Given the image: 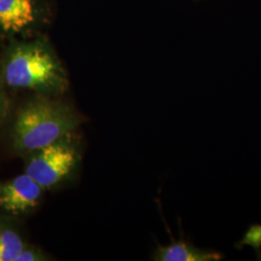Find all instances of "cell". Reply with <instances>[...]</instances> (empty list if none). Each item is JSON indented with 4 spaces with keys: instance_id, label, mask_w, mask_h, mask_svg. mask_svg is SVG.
<instances>
[{
    "instance_id": "cell-1",
    "label": "cell",
    "mask_w": 261,
    "mask_h": 261,
    "mask_svg": "<svg viewBox=\"0 0 261 261\" xmlns=\"http://www.w3.org/2000/svg\"><path fill=\"white\" fill-rule=\"evenodd\" d=\"M80 122L75 111L66 103L45 98L33 100L16 113L11 130L13 148L25 157L72 135Z\"/></svg>"
},
{
    "instance_id": "cell-8",
    "label": "cell",
    "mask_w": 261,
    "mask_h": 261,
    "mask_svg": "<svg viewBox=\"0 0 261 261\" xmlns=\"http://www.w3.org/2000/svg\"><path fill=\"white\" fill-rule=\"evenodd\" d=\"M245 246H251L256 253L257 260H261V224H252L243 235L242 239L234 244L236 250L241 251Z\"/></svg>"
},
{
    "instance_id": "cell-4",
    "label": "cell",
    "mask_w": 261,
    "mask_h": 261,
    "mask_svg": "<svg viewBox=\"0 0 261 261\" xmlns=\"http://www.w3.org/2000/svg\"><path fill=\"white\" fill-rule=\"evenodd\" d=\"M45 191L27 173L0 181V209L10 216L28 214L37 208Z\"/></svg>"
},
{
    "instance_id": "cell-6",
    "label": "cell",
    "mask_w": 261,
    "mask_h": 261,
    "mask_svg": "<svg viewBox=\"0 0 261 261\" xmlns=\"http://www.w3.org/2000/svg\"><path fill=\"white\" fill-rule=\"evenodd\" d=\"M34 20L32 0H0V27L19 32Z\"/></svg>"
},
{
    "instance_id": "cell-2",
    "label": "cell",
    "mask_w": 261,
    "mask_h": 261,
    "mask_svg": "<svg viewBox=\"0 0 261 261\" xmlns=\"http://www.w3.org/2000/svg\"><path fill=\"white\" fill-rule=\"evenodd\" d=\"M3 76L12 88L56 93L64 88L65 77L56 57L40 45L15 47L4 64Z\"/></svg>"
},
{
    "instance_id": "cell-9",
    "label": "cell",
    "mask_w": 261,
    "mask_h": 261,
    "mask_svg": "<svg viewBox=\"0 0 261 261\" xmlns=\"http://www.w3.org/2000/svg\"><path fill=\"white\" fill-rule=\"evenodd\" d=\"M49 260L47 256L40 249L34 246L27 245L23 250L19 252L15 261H44Z\"/></svg>"
},
{
    "instance_id": "cell-5",
    "label": "cell",
    "mask_w": 261,
    "mask_h": 261,
    "mask_svg": "<svg viewBox=\"0 0 261 261\" xmlns=\"http://www.w3.org/2000/svg\"><path fill=\"white\" fill-rule=\"evenodd\" d=\"M224 254L213 249L197 248L186 241L181 235L180 240L172 241L168 246L159 245L154 251L152 259L157 261H219Z\"/></svg>"
},
{
    "instance_id": "cell-10",
    "label": "cell",
    "mask_w": 261,
    "mask_h": 261,
    "mask_svg": "<svg viewBox=\"0 0 261 261\" xmlns=\"http://www.w3.org/2000/svg\"><path fill=\"white\" fill-rule=\"evenodd\" d=\"M6 103L4 101V98L2 96V94L0 92V122L2 121V119L4 118L5 116V113H6Z\"/></svg>"
},
{
    "instance_id": "cell-7",
    "label": "cell",
    "mask_w": 261,
    "mask_h": 261,
    "mask_svg": "<svg viewBox=\"0 0 261 261\" xmlns=\"http://www.w3.org/2000/svg\"><path fill=\"white\" fill-rule=\"evenodd\" d=\"M27 245L12 221L0 218V261H15Z\"/></svg>"
},
{
    "instance_id": "cell-3",
    "label": "cell",
    "mask_w": 261,
    "mask_h": 261,
    "mask_svg": "<svg viewBox=\"0 0 261 261\" xmlns=\"http://www.w3.org/2000/svg\"><path fill=\"white\" fill-rule=\"evenodd\" d=\"M24 173L45 190L57 186L77 166L79 147L71 135L28 154Z\"/></svg>"
}]
</instances>
